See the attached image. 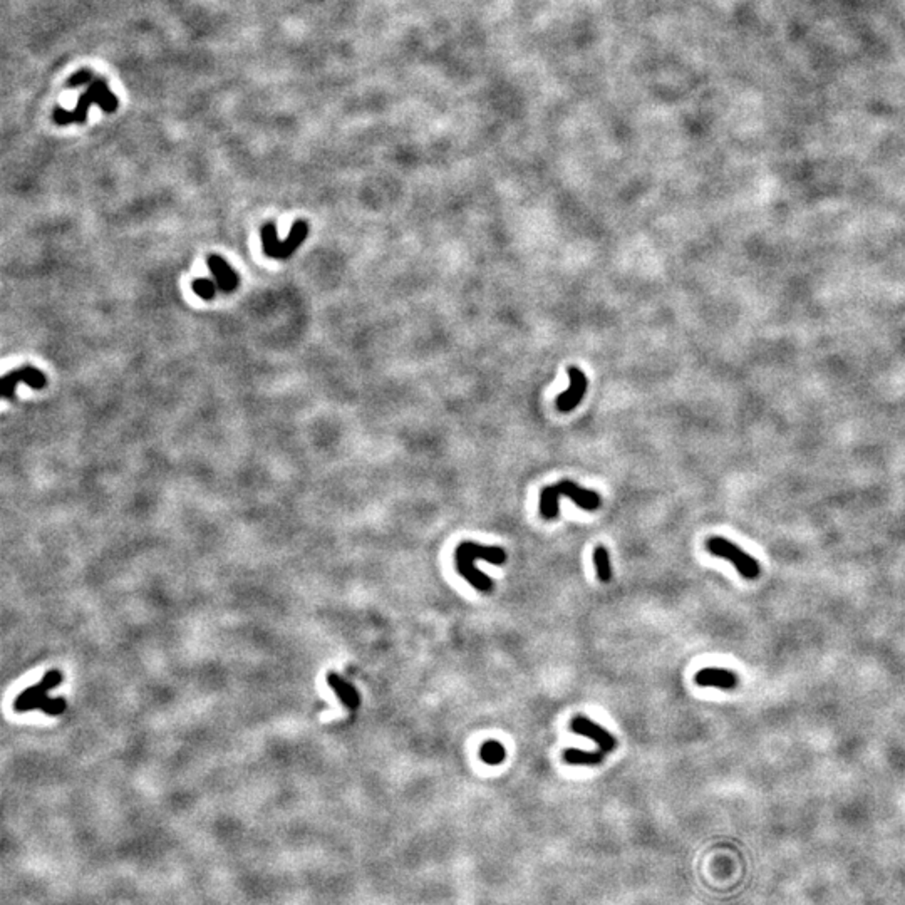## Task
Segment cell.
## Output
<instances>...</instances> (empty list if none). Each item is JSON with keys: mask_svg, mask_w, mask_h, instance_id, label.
I'll use <instances>...</instances> for the list:
<instances>
[{"mask_svg": "<svg viewBox=\"0 0 905 905\" xmlns=\"http://www.w3.org/2000/svg\"><path fill=\"white\" fill-rule=\"evenodd\" d=\"M483 558L495 565H503L507 562V552L501 547H484L475 541H463L455 550V565L464 580L470 582L480 592H491L493 582L491 578L476 569L475 560Z\"/></svg>", "mask_w": 905, "mask_h": 905, "instance_id": "1", "label": "cell"}, {"mask_svg": "<svg viewBox=\"0 0 905 905\" xmlns=\"http://www.w3.org/2000/svg\"><path fill=\"white\" fill-rule=\"evenodd\" d=\"M564 760L569 765L578 766H595L601 765L605 758L598 751H584V749L569 748L564 751Z\"/></svg>", "mask_w": 905, "mask_h": 905, "instance_id": "12", "label": "cell"}, {"mask_svg": "<svg viewBox=\"0 0 905 905\" xmlns=\"http://www.w3.org/2000/svg\"><path fill=\"white\" fill-rule=\"evenodd\" d=\"M560 496L570 498L587 512H594L602 503L597 491L585 490L572 480H562L553 487L544 488L540 493V513L545 520H553L558 516V498Z\"/></svg>", "mask_w": 905, "mask_h": 905, "instance_id": "2", "label": "cell"}, {"mask_svg": "<svg viewBox=\"0 0 905 905\" xmlns=\"http://www.w3.org/2000/svg\"><path fill=\"white\" fill-rule=\"evenodd\" d=\"M19 382H26V384L31 386L32 389H42V387L46 386V376H44V373H40L39 369L31 368V366L17 370H10V373H7L2 379V386H0V389H2V398L14 399L15 389H17Z\"/></svg>", "mask_w": 905, "mask_h": 905, "instance_id": "7", "label": "cell"}, {"mask_svg": "<svg viewBox=\"0 0 905 905\" xmlns=\"http://www.w3.org/2000/svg\"><path fill=\"white\" fill-rule=\"evenodd\" d=\"M63 683V672L59 669H51L44 676L40 683L35 686L24 689L14 701V709L17 712L32 711V709H40L49 716H59L66 709V701L63 698L51 699L47 692L51 689H56Z\"/></svg>", "mask_w": 905, "mask_h": 905, "instance_id": "3", "label": "cell"}, {"mask_svg": "<svg viewBox=\"0 0 905 905\" xmlns=\"http://www.w3.org/2000/svg\"><path fill=\"white\" fill-rule=\"evenodd\" d=\"M594 562H595V570H597L598 580L609 582L610 577H612V569H610L609 552H607L605 547L598 545V547L595 548Z\"/></svg>", "mask_w": 905, "mask_h": 905, "instance_id": "14", "label": "cell"}, {"mask_svg": "<svg viewBox=\"0 0 905 905\" xmlns=\"http://www.w3.org/2000/svg\"><path fill=\"white\" fill-rule=\"evenodd\" d=\"M307 234H309L307 223L299 220V222H293L291 234H288L287 238H285L284 242H280L279 236H277L275 223L272 222L265 223L262 227L263 254L270 256V259H280V260L288 259V256H291L293 252L302 245V242H304Z\"/></svg>", "mask_w": 905, "mask_h": 905, "instance_id": "4", "label": "cell"}, {"mask_svg": "<svg viewBox=\"0 0 905 905\" xmlns=\"http://www.w3.org/2000/svg\"><path fill=\"white\" fill-rule=\"evenodd\" d=\"M569 377L570 387L557 398V407L562 413H569V411L576 409L578 402L582 401V398L585 396L587 391V377L580 369L569 368Z\"/></svg>", "mask_w": 905, "mask_h": 905, "instance_id": "8", "label": "cell"}, {"mask_svg": "<svg viewBox=\"0 0 905 905\" xmlns=\"http://www.w3.org/2000/svg\"><path fill=\"white\" fill-rule=\"evenodd\" d=\"M706 550L712 557L724 558V560L731 562L737 572L744 578H748V580H754V578H758V576H760V564L756 562V558L748 555L737 545L726 540L724 537L708 538Z\"/></svg>", "mask_w": 905, "mask_h": 905, "instance_id": "5", "label": "cell"}, {"mask_svg": "<svg viewBox=\"0 0 905 905\" xmlns=\"http://www.w3.org/2000/svg\"><path fill=\"white\" fill-rule=\"evenodd\" d=\"M191 288L193 292L197 293L198 297H202L203 300H213L215 293H217V284L210 279H195L191 282Z\"/></svg>", "mask_w": 905, "mask_h": 905, "instance_id": "15", "label": "cell"}, {"mask_svg": "<svg viewBox=\"0 0 905 905\" xmlns=\"http://www.w3.org/2000/svg\"><path fill=\"white\" fill-rule=\"evenodd\" d=\"M480 758L487 765H491V766L500 765L503 763L505 758H507V749H505V746L498 743V741H487V743L481 744Z\"/></svg>", "mask_w": 905, "mask_h": 905, "instance_id": "13", "label": "cell"}, {"mask_svg": "<svg viewBox=\"0 0 905 905\" xmlns=\"http://www.w3.org/2000/svg\"><path fill=\"white\" fill-rule=\"evenodd\" d=\"M570 731L576 733V735L587 736L589 740L595 741V743L598 744L597 751L601 753L603 758H605L609 753H612L615 746H617L615 737L610 735L607 729L598 726L597 723H594V721H590L589 717L585 716L573 717V719L570 721Z\"/></svg>", "mask_w": 905, "mask_h": 905, "instance_id": "6", "label": "cell"}, {"mask_svg": "<svg viewBox=\"0 0 905 905\" xmlns=\"http://www.w3.org/2000/svg\"><path fill=\"white\" fill-rule=\"evenodd\" d=\"M694 680L701 687H717L723 691H731L737 686V676L723 667H704L696 674Z\"/></svg>", "mask_w": 905, "mask_h": 905, "instance_id": "9", "label": "cell"}, {"mask_svg": "<svg viewBox=\"0 0 905 905\" xmlns=\"http://www.w3.org/2000/svg\"><path fill=\"white\" fill-rule=\"evenodd\" d=\"M327 683H329V686L334 689V692H336V694L339 696V699L345 704V706H348L349 709H357L359 708V704H361V698H359L357 691L352 686H350V684L345 683V680L342 679L341 676H337L336 672H329Z\"/></svg>", "mask_w": 905, "mask_h": 905, "instance_id": "11", "label": "cell"}, {"mask_svg": "<svg viewBox=\"0 0 905 905\" xmlns=\"http://www.w3.org/2000/svg\"><path fill=\"white\" fill-rule=\"evenodd\" d=\"M208 267L215 277L217 287L223 292H234L238 287V275L231 270V267L220 255L211 254L208 256Z\"/></svg>", "mask_w": 905, "mask_h": 905, "instance_id": "10", "label": "cell"}]
</instances>
